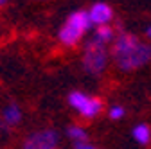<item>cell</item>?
Here are the masks:
<instances>
[{
    "label": "cell",
    "mask_w": 151,
    "mask_h": 149,
    "mask_svg": "<svg viewBox=\"0 0 151 149\" xmlns=\"http://www.w3.org/2000/svg\"><path fill=\"white\" fill-rule=\"evenodd\" d=\"M111 56L119 70H137L151 61V45L144 43L131 32H119V36L113 40Z\"/></svg>",
    "instance_id": "1"
},
{
    "label": "cell",
    "mask_w": 151,
    "mask_h": 149,
    "mask_svg": "<svg viewBox=\"0 0 151 149\" xmlns=\"http://www.w3.org/2000/svg\"><path fill=\"white\" fill-rule=\"evenodd\" d=\"M90 25H92V22H90L88 13L86 11H76V13H72L67 18V22L61 25L58 38H60V42L63 45L74 47V45L79 43V40L85 36V32L90 29Z\"/></svg>",
    "instance_id": "2"
},
{
    "label": "cell",
    "mask_w": 151,
    "mask_h": 149,
    "mask_svg": "<svg viewBox=\"0 0 151 149\" xmlns=\"http://www.w3.org/2000/svg\"><path fill=\"white\" fill-rule=\"evenodd\" d=\"M106 63H108L106 45L97 40L88 42L83 50V68L92 76H99V74L104 72Z\"/></svg>",
    "instance_id": "3"
},
{
    "label": "cell",
    "mask_w": 151,
    "mask_h": 149,
    "mask_svg": "<svg viewBox=\"0 0 151 149\" xmlns=\"http://www.w3.org/2000/svg\"><path fill=\"white\" fill-rule=\"evenodd\" d=\"M68 104L78 110L79 113L86 119H93L97 117L101 111H103V101L99 97H90L86 94H83V92L76 90V92H70L68 94Z\"/></svg>",
    "instance_id": "4"
},
{
    "label": "cell",
    "mask_w": 151,
    "mask_h": 149,
    "mask_svg": "<svg viewBox=\"0 0 151 149\" xmlns=\"http://www.w3.org/2000/svg\"><path fill=\"white\" fill-rule=\"evenodd\" d=\"M60 135L54 129H40V131H34L25 138L24 149H56Z\"/></svg>",
    "instance_id": "5"
},
{
    "label": "cell",
    "mask_w": 151,
    "mask_h": 149,
    "mask_svg": "<svg viewBox=\"0 0 151 149\" xmlns=\"http://www.w3.org/2000/svg\"><path fill=\"white\" fill-rule=\"evenodd\" d=\"M88 16H90V22L96 24L97 27L108 25L113 20V9L108 4H104V2H97V4H93L92 9L88 11Z\"/></svg>",
    "instance_id": "6"
},
{
    "label": "cell",
    "mask_w": 151,
    "mask_h": 149,
    "mask_svg": "<svg viewBox=\"0 0 151 149\" xmlns=\"http://www.w3.org/2000/svg\"><path fill=\"white\" fill-rule=\"evenodd\" d=\"M2 120L6 122V126H16L18 122L22 120V110L18 108V104H9L6 110H4V113H2Z\"/></svg>",
    "instance_id": "7"
},
{
    "label": "cell",
    "mask_w": 151,
    "mask_h": 149,
    "mask_svg": "<svg viewBox=\"0 0 151 149\" xmlns=\"http://www.w3.org/2000/svg\"><path fill=\"white\" fill-rule=\"evenodd\" d=\"M133 138H135L139 144H142V145L149 144V140H151V129H149V126H147V124H139V126H135V128H133Z\"/></svg>",
    "instance_id": "8"
},
{
    "label": "cell",
    "mask_w": 151,
    "mask_h": 149,
    "mask_svg": "<svg viewBox=\"0 0 151 149\" xmlns=\"http://www.w3.org/2000/svg\"><path fill=\"white\" fill-rule=\"evenodd\" d=\"M67 133H68V138H72L76 144H86V140H88L86 129L81 126H70L67 129Z\"/></svg>",
    "instance_id": "9"
},
{
    "label": "cell",
    "mask_w": 151,
    "mask_h": 149,
    "mask_svg": "<svg viewBox=\"0 0 151 149\" xmlns=\"http://www.w3.org/2000/svg\"><path fill=\"white\" fill-rule=\"evenodd\" d=\"M113 32H115V29H113L111 25H101V27H97V31H96V40L106 45L108 42L113 40Z\"/></svg>",
    "instance_id": "10"
},
{
    "label": "cell",
    "mask_w": 151,
    "mask_h": 149,
    "mask_svg": "<svg viewBox=\"0 0 151 149\" xmlns=\"http://www.w3.org/2000/svg\"><path fill=\"white\" fill-rule=\"evenodd\" d=\"M124 108L122 106H111L110 110H108V115H110V119H113V120H119V119H122L124 117Z\"/></svg>",
    "instance_id": "11"
},
{
    "label": "cell",
    "mask_w": 151,
    "mask_h": 149,
    "mask_svg": "<svg viewBox=\"0 0 151 149\" xmlns=\"http://www.w3.org/2000/svg\"><path fill=\"white\" fill-rule=\"evenodd\" d=\"M76 149H97V147H93L90 144H76Z\"/></svg>",
    "instance_id": "12"
},
{
    "label": "cell",
    "mask_w": 151,
    "mask_h": 149,
    "mask_svg": "<svg viewBox=\"0 0 151 149\" xmlns=\"http://www.w3.org/2000/svg\"><path fill=\"white\" fill-rule=\"evenodd\" d=\"M146 34H147V38H149V40H151V25H149V27H147V29H146Z\"/></svg>",
    "instance_id": "13"
},
{
    "label": "cell",
    "mask_w": 151,
    "mask_h": 149,
    "mask_svg": "<svg viewBox=\"0 0 151 149\" xmlns=\"http://www.w3.org/2000/svg\"><path fill=\"white\" fill-rule=\"evenodd\" d=\"M7 4V0H0V7H2V6H6Z\"/></svg>",
    "instance_id": "14"
}]
</instances>
